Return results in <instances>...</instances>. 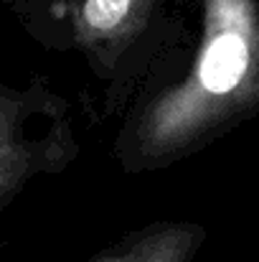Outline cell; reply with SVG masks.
Masks as SVG:
<instances>
[{
	"instance_id": "1",
	"label": "cell",
	"mask_w": 259,
	"mask_h": 262,
	"mask_svg": "<svg viewBox=\"0 0 259 262\" xmlns=\"http://www.w3.org/2000/svg\"><path fill=\"white\" fill-rule=\"evenodd\" d=\"M198 33L173 38L143 77L112 143L127 176L153 173L259 117V0H196Z\"/></svg>"
},
{
	"instance_id": "2",
	"label": "cell",
	"mask_w": 259,
	"mask_h": 262,
	"mask_svg": "<svg viewBox=\"0 0 259 262\" xmlns=\"http://www.w3.org/2000/svg\"><path fill=\"white\" fill-rule=\"evenodd\" d=\"M171 0H49L33 36L74 49L107 84V112L140 87L171 36Z\"/></svg>"
},
{
	"instance_id": "3",
	"label": "cell",
	"mask_w": 259,
	"mask_h": 262,
	"mask_svg": "<svg viewBox=\"0 0 259 262\" xmlns=\"http://www.w3.org/2000/svg\"><path fill=\"white\" fill-rule=\"evenodd\" d=\"M82 153L69 102L43 79L0 82V206L31 181L64 173Z\"/></svg>"
},
{
	"instance_id": "4",
	"label": "cell",
	"mask_w": 259,
	"mask_h": 262,
	"mask_svg": "<svg viewBox=\"0 0 259 262\" xmlns=\"http://www.w3.org/2000/svg\"><path fill=\"white\" fill-rule=\"evenodd\" d=\"M3 3L23 20V26H26L28 31H33V28L38 26V20H41L43 8H46L49 0H3Z\"/></svg>"
}]
</instances>
